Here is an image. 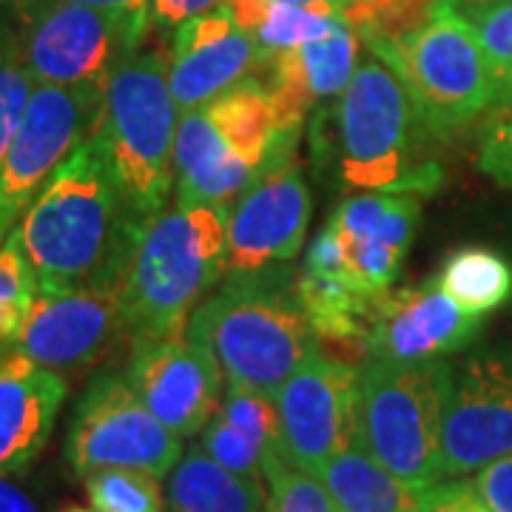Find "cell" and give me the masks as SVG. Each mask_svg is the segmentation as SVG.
Returning a JSON list of instances; mask_svg holds the SVG:
<instances>
[{"mask_svg": "<svg viewBox=\"0 0 512 512\" xmlns=\"http://www.w3.org/2000/svg\"><path fill=\"white\" fill-rule=\"evenodd\" d=\"M143 228L89 137L29 205L15 237L40 293L106 291L123 285Z\"/></svg>", "mask_w": 512, "mask_h": 512, "instance_id": "6da1fadb", "label": "cell"}, {"mask_svg": "<svg viewBox=\"0 0 512 512\" xmlns=\"http://www.w3.org/2000/svg\"><path fill=\"white\" fill-rule=\"evenodd\" d=\"M296 279L288 265L231 274L194 311L185 336L217 359L228 387L276 399L293 370L319 350Z\"/></svg>", "mask_w": 512, "mask_h": 512, "instance_id": "7a4b0ae2", "label": "cell"}, {"mask_svg": "<svg viewBox=\"0 0 512 512\" xmlns=\"http://www.w3.org/2000/svg\"><path fill=\"white\" fill-rule=\"evenodd\" d=\"M228 208L174 202L146 222L120 285L128 339H180L225 274Z\"/></svg>", "mask_w": 512, "mask_h": 512, "instance_id": "3957f363", "label": "cell"}, {"mask_svg": "<svg viewBox=\"0 0 512 512\" xmlns=\"http://www.w3.org/2000/svg\"><path fill=\"white\" fill-rule=\"evenodd\" d=\"M177 103L168 83V57L134 49L111 72L92 143L140 220L165 211L174 191Z\"/></svg>", "mask_w": 512, "mask_h": 512, "instance_id": "277c9868", "label": "cell"}, {"mask_svg": "<svg viewBox=\"0 0 512 512\" xmlns=\"http://www.w3.org/2000/svg\"><path fill=\"white\" fill-rule=\"evenodd\" d=\"M419 109L404 80L382 57L367 52L350 86L336 97V151L342 180L359 191L433 194L439 165L419 163Z\"/></svg>", "mask_w": 512, "mask_h": 512, "instance_id": "5b68a950", "label": "cell"}, {"mask_svg": "<svg viewBox=\"0 0 512 512\" xmlns=\"http://www.w3.org/2000/svg\"><path fill=\"white\" fill-rule=\"evenodd\" d=\"M453 387L447 359L359 367V444L410 484L441 481V427Z\"/></svg>", "mask_w": 512, "mask_h": 512, "instance_id": "8992f818", "label": "cell"}, {"mask_svg": "<svg viewBox=\"0 0 512 512\" xmlns=\"http://www.w3.org/2000/svg\"><path fill=\"white\" fill-rule=\"evenodd\" d=\"M382 60L404 80L433 137H450L495 106V80L476 26L456 9H444Z\"/></svg>", "mask_w": 512, "mask_h": 512, "instance_id": "52a82bcc", "label": "cell"}, {"mask_svg": "<svg viewBox=\"0 0 512 512\" xmlns=\"http://www.w3.org/2000/svg\"><path fill=\"white\" fill-rule=\"evenodd\" d=\"M66 458L80 478L120 467L163 478L183 458V439L140 402L126 373H100L74 407Z\"/></svg>", "mask_w": 512, "mask_h": 512, "instance_id": "ba28073f", "label": "cell"}, {"mask_svg": "<svg viewBox=\"0 0 512 512\" xmlns=\"http://www.w3.org/2000/svg\"><path fill=\"white\" fill-rule=\"evenodd\" d=\"M15 35L35 83L106 89L117 63L140 49L146 32L120 15L77 3L26 6Z\"/></svg>", "mask_w": 512, "mask_h": 512, "instance_id": "9c48e42d", "label": "cell"}, {"mask_svg": "<svg viewBox=\"0 0 512 512\" xmlns=\"http://www.w3.org/2000/svg\"><path fill=\"white\" fill-rule=\"evenodd\" d=\"M106 89L37 83L15 143L0 165V242L60 165L94 134Z\"/></svg>", "mask_w": 512, "mask_h": 512, "instance_id": "30bf717a", "label": "cell"}, {"mask_svg": "<svg viewBox=\"0 0 512 512\" xmlns=\"http://www.w3.org/2000/svg\"><path fill=\"white\" fill-rule=\"evenodd\" d=\"M279 453L319 476L339 453L359 444V367L313 350L276 393Z\"/></svg>", "mask_w": 512, "mask_h": 512, "instance_id": "8fae6325", "label": "cell"}, {"mask_svg": "<svg viewBox=\"0 0 512 512\" xmlns=\"http://www.w3.org/2000/svg\"><path fill=\"white\" fill-rule=\"evenodd\" d=\"M311 214V185L296 148H285L231 205L225 274H254L291 262L305 245Z\"/></svg>", "mask_w": 512, "mask_h": 512, "instance_id": "7c38bea8", "label": "cell"}, {"mask_svg": "<svg viewBox=\"0 0 512 512\" xmlns=\"http://www.w3.org/2000/svg\"><path fill=\"white\" fill-rule=\"evenodd\" d=\"M512 453V348H481L453 367L441 427V478H464Z\"/></svg>", "mask_w": 512, "mask_h": 512, "instance_id": "4fadbf2b", "label": "cell"}, {"mask_svg": "<svg viewBox=\"0 0 512 512\" xmlns=\"http://www.w3.org/2000/svg\"><path fill=\"white\" fill-rule=\"evenodd\" d=\"M123 336H128V325L120 288L37 293L12 350L69 376L100 365Z\"/></svg>", "mask_w": 512, "mask_h": 512, "instance_id": "5bb4252c", "label": "cell"}, {"mask_svg": "<svg viewBox=\"0 0 512 512\" xmlns=\"http://www.w3.org/2000/svg\"><path fill=\"white\" fill-rule=\"evenodd\" d=\"M126 379L140 402L180 439L197 436L214 419L225 382L217 359L188 336L134 342Z\"/></svg>", "mask_w": 512, "mask_h": 512, "instance_id": "9a60e30c", "label": "cell"}, {"mask_svg": "<svg viewBox=\"0 0 512 512\" xmlns=\"http://www.w3.org/2000/svg\"><path fill=\"white\" fill-rule=\"evenodd\" d=\"M481 319L464 311L439 282L387 291L370 316L365 359L396 365L444 359L476 339Z\"/></svg>", "mask_w": 512, "mask_h": 512, "instance_id": "2e32d148", "label": "cell"}, {"mask_svg": "<svg viewBox=\"0 0 512 512\" xmlns=\"http://www.w3.org/2000/svg\"><path fill=\"white\" fill-rule=\"evenodd\" d=\"M271 55L222 6L185 20L174 32L168 57V83L177 109L191 111L211 103L237 83L268 72Z\"/></svg>", "mask_w": 512, "mask_h": 512, "instance_id": "e0dca14e", "label": "cell"}, {"mask_svg": "<svg viewBox=\"0 0 512 512\" xmlns=\"http://www.w3.org/2000/svg\"><path fill=\"white\" fill-rule=\"evenodd\" d=\"M419 220V197L402 191H365L330 214L328 225L345 245L348 279L365 296L382 299L393 291Z\"/></svg>", "mask_w": 512, "mask_h": 512, "instance_id": "ac0fdd59", "label": "cell"}, {"mask_svg": "<svg viewBox=\"0 0 512 512\" xmlns=\"http://www.w3.org/2000/svg\"><path fill=\"white\" fill-rule=\"evenodd\" d=\"M66 379L18 350L0 356V476H23L52 439Z\"/></svg>", "mask_w": 512, "mask_h": 512, "instance_id": "d6986e66", "label": "cell"}, {"mask_svg": "<svg viewBox=\"0 0 512 512\" xmlns=\"http://www.w3.org/2000/svg\"><path fill=\"white\" fill-rule=\"evenodd\" d=\"M359 49H362V40L342 15L325 37L271 57L268 86L276 97V109H279L285 134L299 137L305 117L319 103L339 97L348 89L362 60Z\"/></svg>", "mask_w": 512, "mask_h": 512, "instance_id": "ffe728a7", "label": "cell"}, {"mask_svg": "<svg viewBox=\"0 0 512 512\" xmlns=\"http://www.w3.org/2000/svg\"><path fill=\"white\" fill-rule=\"evenodd\" d=\"M265 484L237 476L202 447L185 450L168 473L165 512H265Z\"/></svg>", "mask_w": 512, "mask_h": 512, "instance_id": "44dd1931", "label": "cell"}, {"mask_svg": "<svg viewBox=\"0 0 512 512\" xmlns=\"http://www.w3.org/2000/svg\"><path fill=\"white\" fill-rule=\"evenodd\" d=\"M319 478L339 512H419L427 490L390 473L362 444L339 453Z\"/></svg>", "mask_w": 512, "mask_h": 512, "instance_id": "7402d4cb", "label": "cell"}, {"mask_svg": "<svg viewBox=\"0 0 512 512\" xmlns=\"http://www.w3.org/2000/svg\"><path fill=\"white\" fill-rule=\"evenodd\" d=\"M441 288L467 313L487 316L512 296V265L493 248L467 245L447 256L439 274Z\"/></svg>", "mask_w": 512, "mask_h": 512, "instance_id": "603a6c76", "label": "cell"}, {"mask_svg": "<svg viewBox=\"0 0 512 512\" xmlns=\"http://www.w3.org/2000/svg\"><path fill=\"white\" fill-rule=\"evenodd\" d=\"M444 9H450V0H359L345 12V20L367 52L384 57L413 40Z\"/></svg>", "mask_w": 512, "mask_h": 512, "instance_id": "cb8c5ba5", "label": "cell"}, {"mask_svg": "<svg viewBox=\"0 0 512 512\" xmlns=\"http://www.w3.org/2000/svg\"><path fill=\"white\" fill-rule=\"evenodd\" d=\"M37 293L35 274L12 231L0 242V356L15 348Z\"/></svg>", "mask_w": 512, "mask_h": 512, "instance_id": "d4e9b609", "label": "cell"}, {"mask_svg": "<svg viewBox=\"0 0 512 512\" xmlns=\"http://www.w3.org/2000/svg\"><path fill=\"white\" fill-rule=\"evenodd\" d=\"M83 487L94 512H165L160 476L148 470H97Z\"/></svg>", "mask_w": 512, "mask_h": 512, "instance_id": "484cf974", "label": "cell"}, {"mask_svg": "<svg viewBox=\"0 0 512 512\" xmlns=\"http://www.w3.org/2000/svg\"><path fill=\"white\" fill-rule=\"evenodd\" d=\"M35 86V77L18 52L15 35L0 37V165L23 126Z\"/></svg>", "mask_w": 512, "mask_h": 512, "instance_id": "4316f807", "label": "cell"}, {"mask_svg": "<svg viewBox=\"0 0 512 512\" xmlns=\"http://www.w3.org/2000/svg\"><path fill=\"white\" fill-rule=\"evenodd\" d=\"M268 504L265 512H339L322 478L288 464L276 453L265 467Z\"/></svg>", "mask_w": 512, "mask_h": 512, "instance_id": "83f0119b", "label": "cell"}, {"mask_svg": "<svg viewBox=\"0 0 512 512\" xmlns=\"http://www.w3.org/2000/svg\"><path fill=\"white\" fill-rule=\"evenodd\" d=\"M342 15H325L308 6H293V3H271L262 23L254 29L259 46L274 57L279 52L296 49L302 43H311L325 37L336 26Z\"/></svg>", "mask_w": 512, "mask_h": 512, "instance_id": "f1b7e54d", "label": "cell"}, {"mask_svg": "<svg viewBox=\"0 0 512 512\" xmlns=\"http://www.w3.org/2000/svg\"><path fill=\"white\" fill-rule=\"evenodd\" d=\"M202 450L214 461H220L222 467H228L231 473L254 478L262 484H265L268 461L279 453V450H268L265 444H259L254 436L239 430L237 424L222 419L220 413H214V419L202 430Z\"/></svg>", "mask_w": 512, "mask_h": 512, "instance_id": "f546056e", "label": "cell"}, {"mask_svg": "<svg viewBox=\"0 0 512 512\" xmlns=\"http://www.w3.org/2000/svg\"><path fill=\"white\" fill-rule=\"evenodd\" d=\"M473 20L495 80V109H512V0L481 12Z\"/></svg>", "mask_w": 512, "mask_h": 512, "instance_id": "4dcf8cb0", "label": "cell"}, {"mask_svg": "<svg viewBox=\"0 0 512 512\" xmlns=\"http://www.w3.org/2000/svg\"><path fill=\"white\" fill-rule=\"evenodd\" d=\"M478 168L498 185L512 188V109L493 117L478 143Z\"/></svg>", "mask_w": 512, "mask_h": 512, "instance_id": "1f68e13d", "label": "cell"}, {"mask_svg": "<svg viewBox=\"0 0 512 512\" xmlns=\"http://www.w3.org/2000/svg\"><path fill=\"white\" fill-rule=\"evenodd\" d=\"M419 512H490V507L481 501L473 478H450L424 490Z\"/></svg>", "mask_w": 512, "mask_h": 512, "instance_id": "d6a6232c", "label": "cell"}, {"mask_svg": "<svg viewBox=\"0 0 512 512\" xmlns=\"http://www.w3.org/2000/svg\"><path fill=\"white\" fill-rule=\"evenodd\" d=\"M473 484L490 512H512V453L481 467Z\"/></svg>", "mask_w": 512, "mask_h": 512, "instance_id": "836d02e7", "label": "cell"}, {"mask_svg": "<svg viewBox=\"0 0 512 512\" xmlns=\"http://www.w3.org/2000/svg\"><path fill=\"white\" fill-rule=\"evenodd\" d=\"M222 0H151V26L157 29H180L185 20L217 9Z\"/></svg>", "mask_w": 512, "mask_h": 512, "instance_id": "e575fe53", "label": "cell"}, {"mask_svg": "<svg viewBox=\"0 0 512 512\" xmlns=\"http://www.w3.org/2000/svg\"><path fill=\"white\" fill-rule=\"evenodd\" d=\"M35 3H77V6H92V9L120 15L143 32H148L151 26V0H35Z\"/></svg>", "mask_w": 512, "mask_h": 512, "instance_id": "d590c367", "label": "cell"}, {"mask_svg": "<svg viewBox=\"0 0 512 512\" xmlns=\"http://www.w3.org/2000/svg\"><path fill=\"white\" fill-rule=\"evenodd\" d=\"M0 512H37V507L20 487L0 476Z\"/></svg>", "mask_w": 512, "mask_h": 512, "instance_id": "8d00e7d4", "label": "cell"}, {"mask_svg": "<svg viewBox=\"0 0 512 512\" xmlns=\"http://www.w3.org/2000/svg\"><path fill=\"white\" fill-rule=\"evenodd\" d=\"M498 3H504V0H450V9H456L458 15H464V18H476V15L493 9Z\"/></svg>", "mask_w": 512, "mask_h": 512, "instance_id": "74e56055", "label": "cell"}, {"mask_svg": "<svg viewBox=\"0 0 512 512\" xmlns=\"http://www.w3.org/2000/svg\"><path fill=\"white\" fill-rule=\"evenodd\" d=\"M271 3H293V6H308V9L325 12V15H342L333 0H271Z\"/></svg>", "mask_w": 512, "mask_h": 512, "instance_id": "f35d334b", "label": "cell"}, {"mask_svg": "<svg viewBox=\"0 0 512 512\" xmlns=\"http://www.w3.org/2000/svg\"><path fill=\"white\" fill-rule=\"evenodd\" d=\"M35 0H0V6H12V9H26V6H32Z\"/></svg>", "mask_w": 512, "mask_h": 512, "instance_id": "ab89813d", "label": "cell"}, {"mask_svg": "<svg viewBox=\"0 0 512 512\" xmlns=\"http://www.w3.org/2000/svg\"><path fill=\"white\" fill-rule=\"evenodd\" d=\"M333 3H336V6H339V12L345 15L350 6H353V3H359V0H333Z\"/></svg>", "mask_w": 512, "mask_h": 512, "instance_id": "60d3db41", "label": "cell"}, {"mask_svg": "<svg viewBox=\"0 0 512 512\" xmlns=\"http://www.w3.org/2000/svg\"><path fill=\"white\" fill-rule=\"evenodd\" d=\"M60 512H94V510H92V507L86 510V507H77V504H72V507H63Z\"/></svg>", "mask_w": 512, "mask_h": 512, "instance_id": "b9f144b4", "label": "cell"}]
</instances>
